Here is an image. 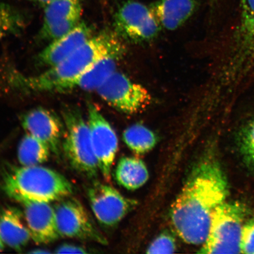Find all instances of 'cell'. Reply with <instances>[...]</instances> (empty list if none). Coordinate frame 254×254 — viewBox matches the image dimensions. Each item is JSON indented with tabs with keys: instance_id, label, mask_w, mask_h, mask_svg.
Wrapping results in <instances>:
<instances>
[{
	"instance_id": "obj_1",
	"label": "cell",
	"mask_w": 254,
	"mask_h": 254,
	"mask_svg": "<svg viewBox=\"0 0 254 254\" xmlns=\"http://www.w3.org/2000/svg\"><path fill=\"white\" fill-rule=\"evenodd\" d=\"M229 194L228 180L215 159L203 157L192 168L170 210L171 225L190 245H202L216 209Z\"/></svg>"
},
{
	"instance_id": "obj_2",
	"label": "cell",
	"mask_w": 254,
	"mask_h": 254,
	"mask_svg": "<svg viewBox=\"0 0 254 254\" xmlns=\"http://www.w3.org/2000/svg\"><path fill=\"white\" fill-rule=\"evenodd\" d=\"M123 48L115 31L104 30L91 37L58 64L32 77L16 75L13 83L24 91L54 92L57 85L78 77L105 57Z\"/></svg>"
},
{
	"instance_id": "obj_3",
	"label": "cell",
	"mask_w": 254,
	"mask_h": 254,
	"mask_svg": "<svg viewBox=\"0 0 254 254\" xmlns=\"http://www.w3.org/2000/svg\"><path fill=\"white\" fill-rule=\"evenodd\" d=\"M0 186L9 198L19 203L58 202L74 192V186L63 175L41 166L5 164L1 171Z\"/></svg>"
},
{
	"instance_id": "obj_4",
	"label": "cell",
	"mask_w": 254,
	"mask_h": 254,
	"mask_svg": "<svg viewBox=\"0 0 254 254\" xmlns=\"http://www.w3.org/2000/svg\"><path fill=\"white\" fill-rule=\"evenodd\" d=\"M62 115L65 125L62 149L66 160L72 169L82 177L96 179L100 170L88 123L80 111L73 108L64 109Z\"/></svg>"
},
{
	"instance_id": "obj_5",
	"label": "cell",
	"mask_w": 254,
	"mask_h": 254,
	"mask_svg": "<svg viewBox=\"0 0 254 254\" xmlns=\"http://www.w3.org/2000/svg\"><path fill=\"white\" fill-rule=\"evenodd\" d=\"M247 209L242 203L226 202L216 209L207 238L198 253L240 254Z\"/></svg>"
},
{
	"instance_id": "obj_6",
	"label": "cell",
	"mask_w": 254,
	"mask_h": 254,
	"mask_svg": "<svg viewBox=\"0 0 254 254\" xmlns=\"http://www.w3.org/2000/svg\"><path fill=\"white\" fill-rule=\"evenodd\" d=\"M116 33L131 43L148 42L155 39L160 30L152 9L141 2H126L117 11L114 18Z\"/></svg>"
},
{
	"instance_id": "obj_7",
	"label": "cell",
	"mask_w": 254,
	"mask_h": 254,
	"mask_svg": "<svg viewBox=\"0 0 254 254\" xmlns=\"http://www.w3.org/2000/svg\"><path fill=\"white\" fill-rule=\"evenodd\" d=\"M54 207L60 237L107 245L106 238L95 226L93 219L79 200L68 196L60 200Z\"/></svg>"
},
{
	"instance_id": "obj_8",
	"label": "cell",
	"mask_w": 254,
	"mask_h": 254,
	"mask_svg": "<svg viewBox=\"0 0 254 254\" xmlns=\"http://www.w3.org/2000/svg\"><path fill=\"white\" fill-rule=\"evenodd\" d=\"M97 91L111 107L127 114L141 112L152 101L151 95L147 89L117 71Z\"/></svg>"
},
{
	"instance_id": "obj_9",
	"label": "cell",
	"mask_w": 254,
	"mask_h": 254,
	"mask_svg": "<svg viewBox=\"0 0 254 254\" xmlns=\"http://www.w3.org/2000/svg\"><path fill=\"white\" fill-rule=\"evenodd\" d=\"M87 194L92 211L101 225H118L137 206L136 200L126 197L108 184L95 180L88 186Z\"/></svg>"
},
{
	"instance_id": "obj_10",
	"label": "cell",
	"mask_w": 254,
	"mask_h": 254,
	"mask_svg": "<svg viewBox=\"0 0 254 254\" xmlns=\"http://www.w3.org/2000/svg\"><path fill=\"white\" fill-rule=\"evenodd\" d=\"M87 110V123L98 167L104 179L109 182L118 150L119 139L112 126L93 104L88 103Z\"/></svg>"
},
{
	"instance_id": "obj_11",
	"label": "cell",
	"mask_w": 254,
	"mask_h": 254,
	"mask_svg": "<svg viewBox=\"0 0 254 254\" xmlns=\"http://www.w3.org/2000/svg\"><path fill=\"white\" fill-rule=\"evenodd\" d=\"M21 123L27 134L44 142L53 154L59 156L65 125L57 114L45 108L38 107L23 114Z\"/></svg>"
},
{
	"instance_id": "obj_12",
	"label": "cell",
	"mask_w": 254,
	"mask_h": 254,
	"mask_svg": "<svg viewBox=\"0 0 254 254\" xmlns=\"http://www.w3.org/2000/svg\"><path fill=\"white\" fill-rule=\"evenodd\" d=\"M23 206L25 221L31 239L37 244H49L61 237L57 226L55 207L49 202L25 201Z\"/></svg>"
},
{
	"instance_id": "obj_13",
	"label": "cell",
	"mask_w": 254,
	"mask_h": 254,
	"mask_svg": "<svg viewBox=\"0 0 254 254\" xmlns=\"http://www.w3.org/2000/svg\"><path fill=\"white\" fill-rule=\"evenodd\" d=\"M92 37L93 30L90 25L80 21L69 33L52 41L38 56V63L41 66L52 67L67 58Z\"/></svg>"
},
{
	"instance_id": "obj_14",
	"label": "cell",
	"mask_w": 254,
	"mask_h": 254,
	"mask_svg": "<svg viewBox=\"0 0 254 254\" xmlns=\"http://www.w3.org/2000/svg\"><path fill=\"white\" fill-rule=\"evenodd\" d=\"M0 238L6 245L18 253L31 239L23 211L15 206L0 209Z\"/></svg>"
},
{
	"instance_id": "obj_15",
	"label": "cell",
	"mask_w": 254,
	"mask_h": 254,
	"mask_svg": "<svg viewBox=\"0 0 254 254\" xmlns=\"http://www.w3.org/2000/svg\"><path fill=\"white\" fill-rule=\"evenodd\" d=\"M81 14L80 0H53L44 7L41 28L53 27L66 33L81 21Z\"/></svg>"
},
{
	"instance_id": "obj_16",
	"label": "cell",
	"mask_w": 254,
	"mask_h": 254,
	"mask_svg": "<svg viewBox=\"0 0 254 254\" xmlns=\"http://www.w3.org/2000/svg\"><path fill=\"white\" fill-rule=\"evenodd\" d=\"M196 7L195 0H159L151 8L161 27L175 30L191 17Z\"/></svg>"
},
{
	"instance_id": "obj_17",
	"label": "cell",
	"mask_w": 254,
	"mask_h": 254,
	"mask_svg": "<svg viewBox=\"0 0 254 254\" xmlns=\"http://www.w3.org/2000/svg\"><path fill=\"white\" fill-rule=\"evenodd\" d=\"M125 52V48L116 50L95 63L75 78L73 82L74 88L84 91H97L116 71L117 64Z\"/></svg>"
},
{
	"instance_id": "obj_18",
	"label": "cell",
	"mask_w": 254,
	"mask_h": 254,
	"mask_svg": "<svg viewBox=\"0 0 254 254\" xmlns=\"http://www.w3.org/2000/svg\"><path fill=\"white\" fill-rule=\"evenodd\" d=\"M117 182L129 190L141 188L148 182L149 172L141 159L135 157L120 158L115 170Z\"/></svg>"
},
{
	"instance_id": "obj_19",
	"label": "cell",
	"mask_w": 254,
	"mask_h": 254,
	"mask_svg": "<svg viewBox=\"0 0 254 254\" xmlns=\"http://www.w3.org/2000/svg\"><path fill=\"white\" fill-rule=\"evenodd\" d=\"M51 152L46 144L27 133L19 144L17 157L21 166H40L49 160Z\"/></svg>"
},
{
	"instance_id": "obj_20",
	"label": "cell",
	"mask_w": 254,
	"mask_h": 254,
	"mask_svg": "<svg viewBox=\"0 0 254 254\" xmlns=\"http://www.w3.org/2000/svg\"><path fill=\"white\" fill-rule=\"evenodd\" d=\"M124 142L135 154L142 155L153 150L158 142L156 134L141 124H135L123 132Z\"/></svg>"
},
{
	"instance_id": "obj_21",
	"label": "cell",
	"mask_w": 254,
	"mask_h": 254,
	"mask_svg": "<svg viewBox=\"0 0 254 254\" xmlns=\"http://www.w3.org/2000/svg\"><path fill=\"white\" fill-rule=\"evenodd\" d=\"M27 18L14 6L0 2V41L6 37L23 33Z\"/></svg>"
},
{
	"instance_id": "obj_22",
	"label": "cell",
	"mask_w": 254,
	"mask_h": 254,
	"mask_svg": "<svg viewBox=\"0 0 254 254\" xmlns=\"http://www.w3.org/2000/svg\"><path fill=\"white\" fill-rule=\"evenodd\" d=\"M238 142L244 163L254 173V118L241 128Z\"/></svg>"
},
{
	"instance_id": "obj_23",
	"label": "cell",
	"mask_w": 254,
	"mask_h": 254,
	"mask_svg": "<svg viewBox=\"0 0 254 254\" xmlns=\"http://www.w3.org/2000/svg\"><path fill=\"white\" fill-rule=\"evenodd\" d=\"M177 249L176 237L171 232H162L147 248V254H172Z\"/></svg>"
},
{
	"instance_id": "obj_24",
	"label": "cell",
	"mask_w": 254,
	"mask_h": 254,
	"mask_svg": "<svg viewBox=\"0 0 254 254\" xmlns=\"http://www.w3.org/2000/svg\"><path fill=\"white\" fill-rule=\"evenodd\" d=\"M241 253L254 254V219L243 225L241 239Z\"/></svg>"
},
{
	"instance_id": "obj_25",
	"label": "cell",
	"mask_w": 254,
	"mask_h": 254,
	"mask_svg": "<svg viewBox=\"0 0 254 254\" xmlns=\"http://www.w3.org/2000/svg\"><path fill=\"white\" fill-rule=\"evenodd\" d=\"M55 253L57 254H88V251L85 248L73 244H65L57 247Z\"/></svg>"
},
{
	"instance_id": "obj_26",
	"label": "cell",
	"mask_w": 254,
	"mask_h": 254,
	"mask_svg": "<svg viewBox=\"0 0 254 254\" xmlns=\"http://www.w3.org/2000/svg\"><path fill=\"white\" fill-rule=\"evenodd\" d=\"M31 1L36 2L44 7L48 4H49L50 2H52L53 0H31Z\"/></svg>"
},
{
	"instance_id": "obj_27",
	"label": "cell",
	"mask_w": 254,
	"mask_h": 254,
	"mask_svg": "<svg viewBox=\"0 0 254 254\" xmlns=\"http://www.w3.org/2000/svg\"><path fill=\"white\" fill-rule=\"evenodd\" d=\"M50 252H47L46 250H36V251H33V252H30V253H36V254H39V253H50Z\"/></svg>"
},
{
	"instance_id": "obj_28",
	"label": "cell",
	"mask_w": 254,
	"mask_h": 254,
	"mask_svg": "<svg viewBox=\"0 0 254 254\" xmlns=\"http://www.w3.org/2000/svg\"><path fill=\"white\" fill-rule=\"evenodd\" d=\"M4 243L3 242L1 238H0V252H2L4 249Z\"/></svg>"
},
{
	"instance_id": "obj_29",
	"label": "cell",
	"mask_w": 254,
	"mask_h": 254,
	"mask_svg": "<svg viewBox=\"0 0 254 254\" xmlns=\"http://www.w3.org/2000/svg\"><path fill=\"white\" fill-rule=\"evenodd\" d=\"M0 149H1V146H0Z\"/></svg>"
},
{
	"instance_id": "obj_30",
	"label": "cell",
	"mask_w": 254,
	"mask_h": 254,
	"mask_svg": "<svg viewBox=\"0 0 254 254\" xmlns=\"http://www.w3.org/2000/svg\"></svg>"
}]
</instances>
